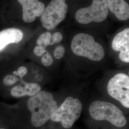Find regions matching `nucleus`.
<instances>
[{
    "instance_id": "obj_1",
    "label": "nucleus",
    "mask_w": 129,
    "mask_h": 129,
    "mask_svg": "<svg viewBox=\"0 0 129 129\" xmlns=\"http://www.w3.org/2000/svg\"><path fill=\"white\" fill-rule=\"evenodd\" d=\"M27 106L31 113V123L36 127H41L50 120L58 108L53 95L46 91H40L30 97Z\"/></svg>"
},
{
    "instance_id": "obj_2",
    "label": "nucleus",
    "mask_w": 129,
    "mask_h": 129,
    "mask_svg": "<svg viewBox=\"0 0 129 129\" xmlns=\"http://www.w3.org/2000/svg\"><path fill=\"white\" fill-rule=\"evenodd\" d=\"M71 49L75 55L94 61H101L105 55L102 45L96 41L91 35L85 33H79L74 36L71 43Z\"/></svg>"
},
{
    "instance_id": "obj_3",
    "label": "nucleus",
    "mask_w": 129,
    "mask_h": 129,
    "mask_svg": "<svg viewBox=\"0 0 129 129\" xmlns=\"http://www.w3.org/2000/svg\"><path fill=\"white\" fill-rule=\"evenodd\" d=\"M88 111L90 116L96 120H107L118 127H124L127 123L122 111L110 102L94 101L90 104Z\"/></svg>"
},
{
    "instance_id": "obj_4",
    "label": "nucleus",
    "mask_w": 129,
    "mask_h": 129,
    "mask_svg": "<svg viewBox=\"0 0 129 129\" xmlns=\"http://www.w3.org/2000/svg\"><path fill=\"white\" fill-rule=\"evenodd\" d=\"M82 109V104L79 99L68 97L52 116L50 120L60 122L64 128L69 129L80 117Z\"/></svg>"
},
{
    "instance_id": "obj_5",
    "label": "nucleus",
    "mask_w": 129,
    "mask_h": 129,
    "mask_svg": "<svg viewBox=\"0 0 129 129\" xmlns=\"http://www.w3.org/2000/svg\"><path fill=\"white\" fill-rule=\"evenodd\" d=\"M109 11L107 0H92L91 5L76 11L75 18L82 24L102 23L107 18Z\"/></svg>"
},
{
    "instance_id": "obj_6",
    "label": "nucleus",
    "mask_w": 129,
    "mask_h": 129,
    "mask_svg": "<svg viewBox=\"0 0 129 129\" xmlns=\"http://www.w3.org/2000/svg\"><path fill=\"white\" fill-rule=\"evenodd\" d=\"M68 9L66 0H51L41 16L43 27L49 30L56 27L66 18Z\"/></svg>"
},
{
    "instance_id": "obj_7",
    "label": "nucleus",
    "mask_w": 129,
    "mask_h": 129,
    "mask_svg": "<svg viewBox=\"0 0 129 129\" xmlns=\"http://www.w3.org/2000/svg\"><path fill=\"white\" fill-rule=\"evenodd\" d=\"M107 91L111 97L120 103L125 108H129V77L127 74H116L109 80Z\"/></svg>"
},
{
    "instance_id": "obj_8",
    "label": "nucleus",
    "mask_w": 129,
    "mask_h": 129,
    "mask_svg": "<svg viewBox=\"0 0 129 129\" xmlns=\"http://www.w3.org/2000/svg\"><path fill=\"white\" fill-rule=\"evenodd\" d=\"M111 47L114 51L119 52V58L126 63L129 62V28H126L118 33L113 38Z\"/></svg>"
},
{
    "instance_id": "obj_9",
    "label": "nucleus",
    "mask_w": 129,
    "mask_h": 129,
    "mask_svg": "<svg viewBox=\"0 0 129 129\" xmlns=\"http://www.w3.org/2000/svg\"><path fill=\"white\" fill-rule=\"evenodd\" d=\"M23 8V19L26 23H32L36 17L41 16L45 5L39 0H17Z\"/></svg>"
},
{
    "instance_id": "obj_10",
    "label": "nucleus",
    "mask_w": 129,
    "mask_h": 129,
    "mask_svg": "<svg viewBox=\"0 0 129 129\" xmlns=\"http://www.w3.org/2000/svg\"><path fill=\"white\" fill-rule=\"evenodd\" d=\"M23 37V32L16 28H8L0 32V52L10 44H18Z\"/></svg>"
},
{
    "instance_id": "obj_11",
    "label": "nucleus",
    "mask_w": 129,
    "mask_h": 129,
    "mask_svg": "<svg viewBox=\"0 0 129 129\" xmlns=\"http://www.w3.org/2000/svg\"><path fill=\"white\" fill-rule=\"evenodd\" d=\"M109 11L120 21L129 18V5L125 0H107Z\"/></svg>"
},
{
    "instance_id": "obj_12",
    "label": "nucleus",
    "mask_w": 129,
    "mask_h": 129,
    "mask_svg": "<svg viewBox=\"0 0 129 129\" xmlns=\"http://www.w3.org/2000/svg\"><path fill=\"white\" fill-rule=\"evenodd\" d=\"M41 91V87L37 83H25L23 86L18 85L10 90L11 95L14 98H21L27 96L32 97Z\"/></svg>"
},
{
    "instance_id": "obj_13",
    "label": "nucleus",
    "mask_w": 129,
    "mask_h": 129,
    "mask_svg": "<svg viewBox=\"0 0 129 129\" xmlns=\"http://www.w3.org/2000/svg\"><path fill=\"white\" fill-rule=\"evenodd\" d=\"M52 34L50 32H46L42 34L37 40L38 46H44L46 48L47 46H51Z\"/></svg>"
},
{
    "instance_id": "obj_14",
    "label": "nucleus",
    "mask_w": 129,
    "mask_h": 129,
    "mask_svg": "<svg viewBox=\"0 0 129 129\" xmlns=\"http://www.w3.org/2000/svg\"><path fill=\"white\" fill-rule=\"evenodd\" d=\"M18 81L19 78L11 74L6 75L3 79V83L6 86H11L16 84Z\"/></svg>"
},
{
    "instance_id": "obj_15",
    "label": "nucleus",
    "mask_w": 129,
    "mask_h": 129,
    "mask_svg": "<svg viewBox=\"0 0 129 129\" xmlns=\"http://www.w3.org/2000/svg\"><path fill=\"white\" fill-rule=\"evenodd\" d=\"M53 61L54 60L52 55L48 51H46V53L42 56V64L44 66H50L53 64Z\"/></svg>"
},
{
    "instance_id": "obj_16",
    "label": "nucleus",
    "mask_w": 129,
    "mask_h": 129,
    "mask_svg": "<svg viewBox=\"0 0 129 129\" xmlns=\"http://www.w3.org/2000/svg\"><path fill=\"white\" fill-rule=\"evenodd\" d=\"M66 49L63 46H56L54 51V56L56 59L62 58L64 55Z\"/></svg>"
},
{
    "instance_id": "obj_17",
    "label": "nucleus",
    "mask_w": 129,
    "mask_h": 129,
    "mask_svg": "<svg viewBox=\"0 0 129 129\" xmlns=\"http://www.w3.org/2000/svg\"><path fill=\"white\" fill-rule=\"evenodd\" d=\"M63 38V35L61 33L58 32L54 33L52 35L51 46L55 44L59 43L62 40Z\"/></svg>"
},
{
    "instance_id": "obj_18",
    "label": "nucleus",
    "mask_w": 129,
    "mask_h": 129,
    "mask_svg": "<svg viewBox=\"0 0 129 129\" xmlns=\"http://www.w3.org/2000/svg\"><path fill=\"white\" fill-rule=\"evenodd\" d=\"M46 48L44 46H37L34 49V53L35 55L38 57H40L46 53Z\"/></svg>"
},
{
    "instance_id": "obj_19",
    "label": "nucleus",
    "mask_w": 129,
    "mask_h": 129,
    "mask_svg": "<svg viewBox=\"0 0 129 129\" xmlns=\"http://www.w3.org/2000/svg\"><path fill=\"white\" fill-rule=\"evenodd\" d=\"M17 72L18 76L20 77V78H23L27 74L28 69L26 67L24 66H21L18 69Z\"/></svg>"
},
{
    "instance_id": "obj_20",
    "label": "nucleus",
    "mask_w": 129,
    "mask_h": 129,
    "mask_svg": "<svg viewBox=\"0 0 129 129\" xmlns=\"http://www.w3.org/2000/svg\"><path fill=\"white\" fill-rule=\"evenodd\" d=\"M43 78V77L41 74H38L35 77V79L37 81H40L42 80Z\"/></svg>"
},
{
    "instance_id": "obj_21",
    "label": "nucleus",
    "mask_w": 129,
    "mask_h": 129,
    "mask_svg": "<svg viewBox=\"0 0 129 129\" xmlns=\"http://www.w3.org/2000/svg\"><path fill=\"white\" fill-rule=\"evenodd\" d=\"M4 129V128H1V129Z\"/></svg>"
}]
</instances>
